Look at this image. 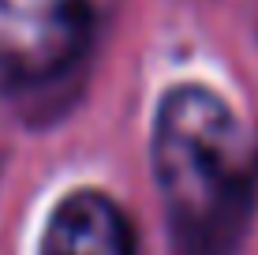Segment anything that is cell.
<instances>
[{"mask_svg": "<svg viewBox=\"0 0 258 255\" xmlns=\"http://www.w3.org/2000/svg\"><path fill=\"white\" fill-rule=\"evenodd\" d=\"M154 169L176 251H232L258 184V146L243 120L202 86L172 90L157 113Z\"/></svg>", "mask_w": 258, "mask_h": 255, "instance_id": "1", "label": "cell"}, {"mask_svg": "<svg viewBox=\"0 0 258 255\" xmlns=\"http://www.w3.org/2000/svg\"><path fill=\"white\" fill-rule=\"evenodd\" d=\"M41 255H135L131 225L116 203L97 191H75L56 207Z\"/></svg>", "mask_w": 258, "mask_h": 255, "instance_id": "3", "label": "cell"}, {"mask_svg": "<svg viewBox=\"0 0 258 255\" xmlns=\"http://www.w3.org/2000/svg\"><path fill=\"white\" fill-rule=\"evenodd\" d=\"M86 0H0V72L49 79L86 49Z\"/></svg>", "mask_w": 258, "mask_h": 255, "instance_id": "2", "label": "cell"}]
</instances>
